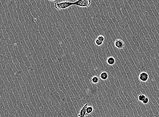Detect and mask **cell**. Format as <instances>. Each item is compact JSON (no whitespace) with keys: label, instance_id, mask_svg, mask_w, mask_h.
I'll list each match as a JSON object with an SVG mask.
<instances>
[{"label":"cell","instance_id":"6da1fadb","mask_svg":"<svg viewBox=\"0 0 159 117\" xmlns=\"http://www.w3.org/2000/svg\"><path fill=\"white\" fill-rule=\"evenodd\" d=\"M72 6H73V2L68 1H65L61 2H56L54 3V7L58 10L65 9Z\"/></svg>","mask_w":159,"mask_h":117},{"label":"cell","instance_id":"7a4b0ae2","mask_svg":"<svg viewBox=\"0 0 159 117\" xmlns=\"http://www.w3.org/2000/svg\"><path fill=\"white\" fill-rule=\"evenodd\" d=\"M91 0H76L73 2V6L82 7H88L91 6Z\"/></svg>","mask_w":159,"mask_h":117},{"label":"cell","instance_id":"3957f363","mask_svg":"<svg viewBox=\"0 0 159 117\" xmlns=\"http://www.w3.org/2000/svg\"><path fill=\"white\" fill-rule=\"evenodd\" d=\"M139 80L143 82H146L149 78V75L148 73L145 72H142L139 75Z\"/></svg>","mask_w":159,"mask_h":117},{"label":"cell","instance_id":"277c9868","mask_svg":"<svg viewBox=\"0 0 159 117\" xmlns=\"http://www.w3.org/2000/svg\"><path fill=\"white\" fill-rule=\"evenodd\" d=\"M114 46L118 49H122L124 48L125 43L121 39H118L114 41Z\"/></svg>","mask_w":159,"mask_h":117},{"label":"cell","instance_id":"5b68a950","mask_svg":"<svg viewBox=\"0 0 159 117\" xmlns=\"http://www.w3.org/2000/svg\"><path fill=\"white\" fill-rule=\"evenodd\" d=\"M88 106V104H86L82 108L80 111L79 113L78 114V116L80 117H84L86 116V109Z\"/></svg>","mask_w":159,"mask_h":117},{"label":"cell","instance_id":"8992f818","mask_svg":"<svg viewBox=\"0 0 159 117\" xmlns=\"http://www.w3.org/2000/svg\"><path fill=\"white\" fill-rule=\"evenodd\" d=\"M99 78L103 80H106L108 78V74L107 72L103 71L100 74L99 76Z\"/></svg>","mask_w":159,"mask_h":117},{"label":"cell","instance_id":"52a82bcc","mask_svg":"<svg viewBox=\"0 0 159 117\" xmlns=\"http://www.w3.org/2000/svg\"><path fill=\"white\" fill-rule=\"evenodd\" d=\"M107 62L109 65H110V66H113L115 63V59L113 56H110L107 59Z\"/></svg>","mask_w":159,"mask_h":117},{"label":"cell","instance_id":"ba28073f","mask_svg":"<svg viewBox=\"0 0 159 117\" xmlns=\"http://www.w3.org/2000/svg\"><path fill=\"white\" fill-rule=\"evenodd\" d=\"M90 81L92 83L97 84L99 83V79L98 76H95L92 77L90 79Z\"/></svg>","mask_w":159,"mask_h":117},{"label":"cell","instance_id":"9c48e42d","mask_svg":"<svg viewBox=\"0 0 159 117\" xmlns=\"http://www.w3.org/2000/svg\"><path fill=\"white\" fill-rule=\"evenodd\" d=\"M93 107L92 106H87L86 109V116L91 113L93 112Z\"/></svg>","mask_w":159,"mask_h":117},{"label":"cell","instance_id":"30bf717a","mask_svg":"<svg viewBox=\"0 0 159 117\" xmlns=\"http://www.w3.org/2000/svg\"><path fill=\"white\" fill-rule=\"evenodd\" d=\"M146 96L144 94H140L138 96V99L140 101L142 102L144 100Z\"/></svg>","mask_w":159,"mask_h":117},{"label":"cell","instance_id":"8fae6325","mask_svg":"<svg viewBox=\"0 0 159 117\" xmlns=\"http://www.w3.org/2000/svg\"><path fill=\"white\" fill-rule=\"evenodd\" d=\"M95 43L96 45L98 46H101L103 44V42L100 41L98 39H96L95 40Z\"/></svg>","mask_w":159,"mask_h":117},{"label":"cell","instance_id":"7c38bea8","mask_svg":"<svg viewBox=\"0 0 159 117\" xmlns=\"http://www.w3.org/2000/svg\"><path fill=\"white\" fill-rule=\"evenodd\" d=\"M149 99L148 96H146V97H145V99L142 102L144 104H147L149 103Z\"/></svg>","mask_w":159,"mask_h":117},{"label":"cell","instance_id":"4fadbf2b","mask_svg":"<svg viewBox=\"0 0 159 117\" xmlns=\"http://www.w3.org/2000/svg\"><path fill=\"white\" fill-rule=\"evenodd\" d=\"M100 41H102L103 42L105 41V38L104 36L102 35H99L98 36L97 38Z\"/></svg>","mask_w":159,"mask_h":117},{"label":"cell","instance_id":"5bb4252c","mask_svg":"<svg viewBox=\"0 0 159 117\" xmlns=\"http://www.w3.org/2000/svg\"><path fill=\"white\" fill-rule=\"evenodd\" d=\"M48 0L51 2H54L56 0Z\"/></svg>","mask_w":159,"mask_h":117}]
</instances>
